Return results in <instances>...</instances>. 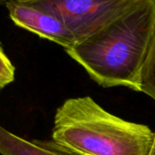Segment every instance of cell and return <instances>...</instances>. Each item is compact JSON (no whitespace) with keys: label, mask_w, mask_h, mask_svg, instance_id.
<instances>
[{"label":"cell","mask_w":155,"mask_h":155,"mask_svg":"<svg viewBox=\"0 0 155 155\" xmlns=\"http://www.w3.org/2000/svg\"><path fill=\"white\" fill-rule=\"evenodd\" d=\"M155 28V0H137L108 26L65 49L99 85L140 91Z\"/></svg>","instance_id":"1"},{"label":"cell","mask_w":155,"mask_h":155,"mask_svg":"<svg viewBox=\"0 0 155 155\" xmlns=\"http://www.w3.org/2000/svg\"><path fill=\"white\" fill-rule=\"evenodd\" d=\"M8 1V0H0V4H4L5 5Z\"/></svg>","instance_id":"9"},{"label":"cell","mask_w":155,"mask_h":155,"mask_svg":"<svg viewBox=\"0 0 155 155\" xmlns=\"http://www.w3.org/2000/svg\"><path fill=\"white\" fill-rule=\"evenodd\" d=\"M57 17L76 43L117 19L137 0H21ZM75 43V44H76Z\"/></svg>","instance_id":"3"},{"label":"cell","mask_w":155,"mask_h":155,"mask_svg":"<svg viewBox=\"0 0 155 155\" xmlns=\"http://www.w3.org/2000/svg\"><path fill=\"white\" fill-rule=\"evenodd\" d=\"M154 140L148 126L108 112L89 96L67 100L54 118L52 141L73 155H150Z\"/></svg>","instance_id":"2"},{"label":"cell","mask_w":155,"mask_h":155,"mask_svg":"<svg viewBox=\"0 0 155 155\" xmlns=\"http://www.w3.org/2000/svg\"><path fill=\"white\" fill-rule=\"evenodd\" d=\"M150 155H155V140H154L152 149H151V150H150Z\"/></svg>","instance_id":"8"},{"label":"cell","mask_w":155,"mask_h":155,"mask_svg":"<svg viewBox=\"0 0 155 155\" xmlns=\"http://www.w3.org/2000/svg\"><path fill=\"white\" fill-rule=\"evenodd\" d=\"M5 5L11 20L19 28L53 41L65 49L76 43L62 21L52 14L21 0H8Z\"/></svg>","instance_id":"4"},{"label":"cell","mask_w":155,"mask_h":155,"mask_svg":"<svg viewBox=\"0 0 155 155\" xmlns=\"http://www.w3.org/2000/svg\"><path fill=\"white\" fill-rule=\"evenodd\" d=\"M0 154L2 155H73L52 140H27L0 125Z\"/></svg>","instance_id":"5"},{"label":"cell","mask_w":155,"mask_h":155,"mask_svg":"<svg viewBox=\"0 0 155 155\" xmlns=\"http://www.w3.org/2000/svg\"><path fill=\"white\" fill-rule=\"evenodd\" d=\"M15 81V67L6 55L0 44V89H3Z\"/></svg>","instance_id":"7"},{"label":"cell","mask_w":155,"mask_h":155,"mask_svg":"<svg viewBox=\"0 0 155 155\" xmlns=\"http://www.w3.org/2000/svg\"><path fill=\"white\" fill-rule=\"evenodd\" d=\"M140 91L155 101V28L150 49L140 75Z\"/></svg>","instance_id":"6"}]
</instances>
